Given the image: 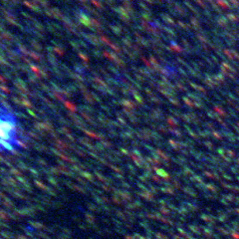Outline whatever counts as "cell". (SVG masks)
<instances>
[{
    "label": "cell",
    "instance_id": "obj_1",
    "mask_svg": "<svg viewBox=\"0 0 239 239\" xmlns=\"http://www.w3.org/2000/svg\"><path fill=\"white\" fill-rule=\"evenodd\" d=\"M25 145L23 129L17 116L0 101V152L15 154Z\"/></svg>",
    "mask_w": 239,
    "mask_h": 239
}]
</instances>
